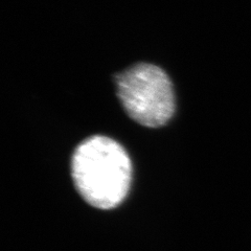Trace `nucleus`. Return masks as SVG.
Segmentation results:
<instances>
[{
  "instance_id": "1",
  "label": "nucleus",
  "mask_w": 251,
  "mask_h": 251,
  "mask_svg": "<svg viewBox=\"0 0 251 251\" xmlns=\"http://www.w3.org/2000/svg\"><path fill=\"white\" fill-rule=\"evenodd\" d=\"M76 191L91 206L111 209L125 200L132 180L128 153L112 138L96 135L78 145L72 159Z\"/></svg>"
},
{
  "instance_id": "2",
  "label": "nucleus",
  "mask_w": 251,
  "mask_h": 251,
  "mask_svg": "<svg viewBox=\"0 0 251 251\" xmlns=\"http://www.w3.org/2000/svg\"><path fill=\"white\" fill-rule=\"evenodd\" d=\"M115 84L126 112L145 127H161L175 112L173 84L158 66L138 63L117 75Z\"/></svg>"
}]
</instances>
